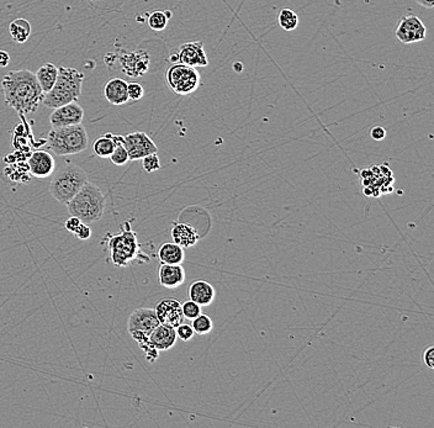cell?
I'll list each match as a JSON object with an SVG mask.
<instances>
[{
    "label": "cell",
    "instance_id": "1",
    "mask_svg": "<svg viewBox=\"0 0 434 428\" xmlns=\"http://www.w3.org/2000/svg\"><path fill=\"white\" fill-rule=\"evenodd\" d=\"M1 89L6 104L21 115L37 112L45 98L35 73L29 69L8 72L1 79Z\"/></svg>",
    "mask_w": 434,
    "mask_h": 428
},
{
    "label": "cell",
    "instance_id": "2",
    "mask_svg": "<svg viewBox=\"0 0 434 428\" xmlns=\"http://www.w3.org/2000/svg\"><path fill=\"white\" fill-rule=\"evenodd\" d=\"M66 205L71 216H76L83 224L89 225L102 219L107 201L100 188L87 182Z\"/></svg>",
    "mask_w": 434,
    "mask_h": 428
},
{
    "label": "cell",
    "instance_id": "3",
    "mask_svg": "<svg viewBox=\"0 0 434 428\" xmlns=\"http://www.w3.org/2000/svg\"><path fill=\"white\" fill-rule=\"evenodd\" d=\"M84 74L76 68L58 67L56 83L50 92L45 94L43 104L50 109L66 105L68 102H77L82 94Z\"/></svg>",
    "mask_w": 434,
    "mask_h": 428
},
{
    "label": "cell",
    "instance_id": "4",
    "mask_svg": "<svg viewBox=\"0 0 434 428\" xmlns=\"http://www.w3.org/2000/svg\"><path fill=\"white\" fill-rule=\"evenodd\" d=\"M107 250L110 252V260L116 267H128L133 262L142 260L149 262L147 255H143L140 250L137 236L131 229V224L126 221L121 226V232L118 235L110 236L107 239Z\"/></svg>",
    "mask_w": 434,
    "mask_h": 428
},
{
    "label": "cell",
    "instance_id": "5",
    "mask_svg": "<svg viewBox=\"0 0 434 428\" xmlns=\"http://www.w3.org/2000/svg\"><path fill=\"white\" fill-rule=\"evenodd\" d=\"M89 145L87 130L79 125L52 128L47 135V146L57 156H71L86 151Z\"/></svg>",
    "mask_w": 434,
    "mask_h": 428
},
{
    "label": "cell",
    "instance_id": "6",
    "mask_svg": "<svg viewBox=\"0 0 434 428\" xmlns=\"http://www.w3.org/2000/svg\"><path fill=\"white\" fill-rule=\"evenodd\" d=\"M159 321L154 309H137L133 311L128 320V332L133 341L137 342L138 346L146 354L149 363H154L158 359V351L149 346V335L158 326Z\"/></svg>",
    "mask_w": 434,
    "mask_h": 428
},
{
    "label": "cell",
    "instance_id": "7",
    "mask_svg": "<svg viewBox=\"0 0 434 428\" xmlns=\"http://www.w3.org/2000/svg\"><path fill=\"white\" fill-rule=\"evenodd\" d=\"M87 182L88 175L84 169L76 164H66L53 175L48 190L53 199L67 204Z\"/></svg>",
    "mask_w": 434,
    "mask_h": 428
},
{
    "label": "cell",
    "instance_id": "8",
    "mask_svg": "<svg viewBox=\"0 0 434 428\" xmlns=\"http://www.w3.org/2000/svg\"><path fill=\"white\" fill-rule=\"evenodd\" d=\"M168 87L179 95H189L198 91L200 86L199 72L194 67L183 63H174L165 73Z\"/></svg>",
    "mask_w": 434,
    "mask_h": 428
},
{
    "label": "cell",
    "instance_id": "9",
    "mask_svg": "<svg viewBox=\"0 0 434 428\" xmlns=\"http://www.w3.org/2000/svg\"><path fill=\"white\" fill-rule=\"evenodd\" d=\"M393 35L404 45L423 41L427 36V27L419 16L405 15L393 31Z\"/></svg>",
    "mask_w": 434,
    "mask_h": 428
},
{
    "label": "cell",
    "instance_id": "10",
    "mask_svg": "<svg viewBox=\"0 0 434 428\" xmlns=\"http://www.w3.org/2000/svg\"><path fill=\"white\" fill-rule=\"evenodd\" d=\"M123 145L128 149L130 161H138L143 157L158 152L157 145L147 133L136 131L123 136Z\"/></svg>",
    "mask_w": 434,
    "mask_h": 428
},
{
    "label": "cell",
    "instance_id": "11",
    "mask_svg": "<svg viewBox=\"0 0 434 428\" xmlns=\"http://www.w3.org/2000/svg\"><path fill=\"white\" fill-rule=\"evenodd\" d=\"M170 60L174 63H183L189 67L209 66V58L205 52L204 42H185L179 47Z\"/></svg>",
    "mask_w": 434,
    "mask_h": 428
},
{
    "label": "cell",
    "instance_id": "12",
    "mask_svg": "<svg viewBox=\"0 0 434 428\" xmlns=\"http://www.w3.org/2000/svg\"><path fill=\"white\" fill-rule=\"evenodd\" d=\"M84 110L77 102H68L66 105L53 109L50 116L52 128H65L83 123Z\"/></svg>",
    "mask_w": 434,
    "mask_h": 428
},
{
    "label": "cell",
    "instance_id": "13",
    "mask_svg": "<svg viewBox=\"0 0 434 428\" xmlns=\"http://www.w3.org/2000/svg\"><path fill=\"white\" fill-rule=\"evenodd\" d=\"M156 315L159 323L177 328L184 322V315L182 311V304L174 297L162 299L156 306Z\"/></svg>",
    "mask_w": 434,
    "mask_h": 428
},
{
    "label": "cell",
    "instance_id": "14",
    "mask_svg": "<svg viewBox=\"0 0 434 428\" xmlns=\"http://www.w3.org/2000/svg\"><path fill=\"white\" fill-rule=\"evenodd\" d=\"M31 175L36 178H48L55 173L56 162L51 153L47 151H36L27 161Z\"/></svg>",
    "mask_w": 434,
    "mask_h": 428
},
{
    "label": "cell",
    "instance_id": "15",
    "mask_svg": "<svg viewBox=\"0 0 434 428\" xmlns=\"http://www.w3.org/2000/svg\"><path fill=\"white\" fill-rule=\"evenodd\" d=\"M177 332L174 327L167 326L159 323L158 326L154 328L152 333L149 335V346L154 348L156 351H169L170 348H173L177 343Z\"/></svg>",
    "mask_w": 434,
    "mask_h": 428
},
{
    "label": "cell",
    "instance_id": "16",
    "mask_svg": "<svg viewBox=\"0 0 434 428\" xmlns=\"http://www.w3.org/2000/svg\"><path fill=\"white\" fill-rule=\"evenodd\" d=\"M158 281L165 289H177L185 281V270L182 265H161Z\"/></svg>",
    "mask_w": 434,
    "mask_h": 428
},
{
    "label": "cell",
    "instance_id": "17",
    "mask_svg": "<svg viewBox=\"0 0 434 428\" xmlns=\"http://www.w3.org/2000/svg\"><path fill=\"white\" fill-rule=\"evenodd\" d=\"M104 97L111 105H123L128 99V82L121 78H113L104 86Z\"/></svg>",
    "mask_w": 434,
    "mask_h": 428
},
{
    "label": "cell",
    "instance_id": "18",
    "mask_svg": "<svg viewBox=\"0 0 434 428\" xmlns=\"http://www.w3.org/2000/svg\"><path fill=\"white\" fill-rule=\"evenodd\" d=\"M188 294H189L190 300L194 301L200 306L211 305L216 297V290L214 286H211L209 281H203V279L193 281L190 284Z\"/></svg>",
    "mask_w": 434,
    "mask_h": 428
},
{
    "label": "cell",
    "instance_id": "19",
    "mask_svg": "<svg viewBox=\"0 0 434 428\" xmlns=\"http://www.w3.org/2000/svg\"><path fill=\"white\" fill-rule=\"evenodd\" d=\"M172 239H173L174 243H177L183 248H189L199 242L198 231L193 226L183 224V222L174 225L172 229Z\"/></svg>",
    "mask_w": 434,
    "mask_h": 428
},
{
    "label": "cell",
    "instance_id": "20",
    "mask_svg": "<svg viewBox=\"0 0 434 428\" xmlns=\"http://www.w3.org/2000/svg\"><path fill=\"white\" fill-rule=\"evenodd\" d=\"M158 258L163 265H182L185 260L184 248L174 242H167L159 247Z\"/></svg>",
    "mask_w": 434,
    "mask_h": 428
},
{
    "label": "cell",
    "instance_id": "21",
    "mask_svg": "<svg viewBox=\"0 0 434 428\" xmlns=\"http://www.w3.org/2000/svg\"><path fill=\"white\" fill-rule=\"evenodd\" d=\"M57 76H58V67L55 66L53 63H50V62L45 63L36 72V78L40 83V87L42 88L45 94L50 92L55 86Z\"/></svg>",
    "mask_w": 434,
    "mask_h": 428
},
{
    "label": "cell",
    "instance_id": "22",
    "mask_svg": "<svg viewBox=\"0 0 434 428\" xmlns=\"http://www.w3.org/2000/svg\"><path fill=\"white\" fill-rule=\"evenodd\" d=\"M115 149L114 133H107L93 142V152L100 159H109Z\"/></svg>",
    "mask_w": 434,
    "mask_h": 428
},
{
    "label": "cell",
    "instance_id": "23",
    "mask_svg": "<svg viewBox=\"0 0 434 428\" xmlns=\"http://www.w3.org/2000/svg\"><path fill=\"white\" fill-rule=\"evenodd\" d=\"M11 39L16 44H24L29 40L31 35V25L26 19H16L9 26Z\"/></svg>",
    "mask_w": 434,
    "mask_h": 428
},
{
    "label": "cell",
    "instance_id": "24",
    "mask_svg": "<svg viewBox=\"0 0 434 428\" xmlns=\"http://www.w3.org/2000/svg\"><path fill=\"white\" fill-rule=\"evenodd\" d=\"M114 138H115V149L109 159L115 166H125L130 159H128V149L123 145V136L114 135Z\"/></svg>",
    "mask_w": 434,
    "mask_h": 428
},
{
    "label": "cell",
    "instance_id": "25",
    "mask_svg": "<svg viewBox=\"0 0 434 428\" xmlns=\"http://www.w3.org/2000/svg\"><path fill=\"white\" fill-rule=\"evenodd\" d=\"M278 22L281 29L285 31L297 30L299 26V16L292 9H281L278 15Z\"/></svg>",
    "mask_w": 434,
    "mask_h": 428
},
{
    "label": "cell",
    "instance_id": "26",
    "mask_svg": "<svg viewBox=\"0 0 434 428\" xmlns=\"http://www.w3.org/2000/svg\"><path fill=\"white\" fill-rule=\"evenodd\" d=\"M191 321H193L191 327H193L195 333L201 335V336L208 335L214 328V322L211 320V317L204 315V314H200L199 316L195 317L194 320H191Z\"/></svg>",
    "mask_w": 434,
    "mask_h": 428
},
{
    "label": "cell",
    "instance_id": "27",
    "mask_svg": "<svg viewBox=\"0 0 434 428\" xmlns=\"http://www.w3.org/2000/svg\"><path fill=\"white\" fill-rule=\"evenodd\" d=\"M167 11H154L149 16V26L154 31H163L168 25Z\"/></svg>",
    "mask_w": 434,
    "mask_h": 428
},
{
    "label": "cell",
    "instance_id": "28",
    "mask_svg": "<svg viewBox=\"0 0 434 428\" xmlns=\"http://www.w3.org/2000/svg\"><path fill=\"white\" fill-rule=\"evenodd\" d=\"M182 311L187 320H194L195 317L199 316L201 314V306L196 304L193 300H187L184 304H182Z\"/></svg>",
    "mask_w": 434,
    "mask_h": 428
},
{
    "label": "cell",
    "instance_id": "29",
    "mask_svg": "<svg viewBox=\"0 0 434 428\" xmlns=\"http://www.w3.org/2000/svg\"><path fill=\"white\" fill-rule=\"evenodd\" d=\"M141 161H142L143 169L147 173H154V172H157V170L161 169V162H159V157L157 153L149 154V156L143 157Z\"/></svg>",
    "mask_w": 434,
    "mask_h": 428
},
{
    "label": "cell",
    "instance_id": "30",
    "mask_svg": "<svg viewBox=\"0 0 434 428\" xmlns=\"http://www.w3.org/2000/svg\"><path fill=\"white\" fill-rule=\"evenodd\" d=\"M128 99L133 102H138L144 95V89L142 86L137 82L128 83Z\"/></svg>",
    "mask_w": 434,
    "mask_h": 428
},
{
    "label": "cell",
    "instance_id": "31",
    "mask_svg": "<svg viewBox=\"0 0 434 428\" xmlns=\"http://www.w3.org/2000/svg\"><path fill=\"white\" fill-rule=\"evenodd\" d=\"M175 332H177V337L179 340H182L183 342H189L195 335L193 327L188 323H184V322L175 328Z\"/></svg>",
    "mask_w": 434,
    "mask_h": 428
},
{
    "label": "cell",
    "instance_id": "32",
    "mask_svg": "<svg viewBox=\"0 0 434 428\" xmlns=\"http://www.w3.org/2000/svg\"><path fill=\"white\" fill-rule=\"evenodd\" d=\"M73 235L77 237L78 240L87 241L92 236V229L87 224H81L78 226L77 229L73 232Z\"/></svg>",
    "mask_w": 434,
    "mask_h": 428
},
{
    "label": "cell",
    "instance_id": "33",
    "mask_svg": "<svg viewBox=\"0 0 434 428\" xmlns=\"http://www.w3.org/2000/svg\"><path fill=\"white\" fill-rule=\"evenodd\" d=\"M423 363L429 368V369H434V346H429L428 348L424 349Z\"/></svg>",
    "mask_w": 434,
    "mask_h": 428
},
{
    "label": "cell",
    "instance_id": "34",
    "mask_svg": "<svg viewBox=\"0 0 434 428\" xmlns=\"http://www.w3.org/2000/svg\"><path fill=\"white\" fill-rule=\"evenodd\" d=\"M370 136H372V138L375 140V141H381V140L386 138V130L381 128V126H374V128L370 130Z\"/></svg>",
    "mask_w": 434,
    "mask_h": 428
},
{
    "label": "cell",
    "instance_id": "35",
    "mask_svg": "<svg viewBox=\"0 0 434 428\" xmlns=\"http://www.w3.org/2000/svg\"><path fill=\"white\" fill-rule=\"evenodd\" d=\"M81 224H82V221H81V220L76 218V216H71L69 219L67 220L66 224H65V227H66L68 232L73 234V232L77 229L78 226Z\"/></svg>",
    "mask_w": 434,
    "mask_h": 428
},
{
    "label": "cell",
    "instance_id": "36",
    "mask_svg": "<svg viewBox=\"0 0 434 428\" xmlns=\"http://www.w3.org/2000/svg\"><path fill=\"white\" fill-rule=\"evenodd\" d=\"M9 62H11L9 53L6 51H0V67L4 68L9 65Z\"/></svg>",
    "mask_w": 434,
    "mask_h": 428
},
{
    "label": "cell",
    "instance_id": "37",
    "mask_svg": "<svg viewBox=\"0 0 434 428\" xmlns=\"http://www.w3.org/2000/svg\"><path fill=\"white\" fill-rule=\"evenodd\" d=\"M416 3L426 9H432L434 6V0H416Z\"/></svg>",
    "mask_w": 434,
    "mask_h": 428
},
{
    "label": "cell",
    "instance_id": "38",
    "mask_svg": "<svg viewBox=\"0 0 434 428\" xmlns=\"http://www.w3.org/2000/svg\"><path fill=\"white\" fill-rule=\"evenodd\" d=\"M88 1H90V3H94V1H97V0H88Z\"/></svg>",
    "mask_w": 434,
    "mask_h": 428
}]
</instances>
